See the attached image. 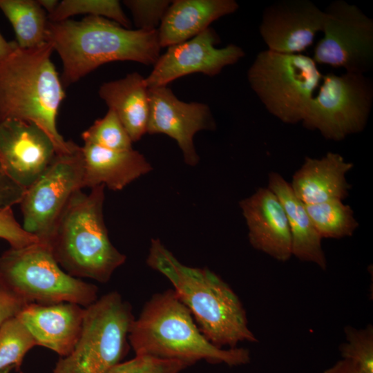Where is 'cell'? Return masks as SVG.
Masks as SVG:
<instances>
[{"mask_svg":"<svg viewBox=\"0 0 373 373\" xmlns=\"http://www.w3.org/2000/svg\"><path fill=\"white\" fill-rule=\"evenodd\" d=\"M0 283L28 304L73 303L87 307L98 298V288L66 272L48 245L37 242L12 248L0 256Z\"/></svg>","mask_w":373,"mask_h":373,"instance_id":"6","label":"cell"},{"mask_svg":"<svg viewBox=\"0 0 373 373\" xmlns=\"http://www.w3.org/2000/svg\"><path fill=\"white\" fill-rule=\"evenodd\" d=\"M239 8L234 0H175L171 2L157 31L160 48L187 41L219 18Z\"/></svg>","mask_w":373,"mask_h":373,"instance_id":"20","label":"cell"},{"mask_svg":"<svg viewBox=\"0 0 373 373\" xmlns=\"http://www.w3.org/2000/svg\"><path fill=\"white\" fill-rule=\"evenodd\" d=\"M171 1L125 0L124 4L131 11L137 29L157 30Z\"/></svg>","mask_w":373,"mask_h":373,"instance_id":"30","label":"cell"},{"mask_svg":"<svg viewBox=\"0 0 373 373\" xmlns=\"http://www.w3.org/2000/svg\"><path fill=\"white\" fill-rule=\"evenodd\" d=\"M46 41L61 59V82L66 86L111 61H131L153 66L161 48L157 30H131L96 16L80 21H48Z\"/></svg>","mask_w":373,"mask_h":373,"instance_id":"2","label":"cell"},{"mask_svg":"<svg viewBox=\"0 0 373 373\" xmlns=\"http://www.w3.org/2000/svg\"><path fill=\"white\" fill-rule=\"evenodd\" d=\"M16 41H7L0 33V64L17 48Z\"/></svg>","mask_w":373,"mask_h":373,"instance_id":"35","label":"cell"},{"mask_svg":"<svg viewBox=\"0 0 373 373\" xmlns=\"http://www.w3.org/2000/svg\"><path fill=\"white\" fill-rule=\"evenodd\" d=\"M323 74L312 57L265 50L247 71L249 84L268 112L285 124L302 122Z\"/></svg>","mask_w":373,"mask_h":373,"instance_id":"7","label":"cell"},{"mask_svg":"<svg viewBox=\"0 0 373 373\" xmlns=\"http://www.w3.org/2000/svg\"><path fill=\"white\" fill-rule=\"evenodd\" d=\"M24 189L6 174L0 163V210L19 204Z\"/></svg>","mask_w":373,"mask_h":373,"instance_id":"33","label":"cell"},{"mask_svg":"<svg viewBox=\"0 0 373 373\" xmlns=\"http://www.w3.org/2000/svg\"><path fill=\"white\" fill-rule=\"evenodd\" d=\"M83 188L104 185L120 191L153 168L144 156L134 150L118 151L84 142Z\"/></svg>","mask_w":373,"mask_h":373,"instance_id":"18","label":"cell"},{"mask_svg":"<svg viewBox=\"0 0 373 373\" xmlns=\"http://www.w3.org/2000/svg\"><path fill=\"white\" fill-rule=\"evenodd\" d=\"M84 142L92 143L113 150L132 149L133 142L116 113L108 109L102 118L82 134Z\"/></svg>","mask_w":373,"mask_h":373,"instance_id":"27","label":"cell"},{"mask_svg":"<svg viewBox=\"0 0 373 373\" xmlns=\"http://www.w3.org/2000/svg\"><path fill=\"white\" fill-rule=\"evenodd\" d=\"M191 365L184 361L135 356L131 360L119 363L108 373H180Z\"/></svg>","mask_w":373,"mask_h":373,"instance_id":"29","label":"cell"},{"mask_svg":"<svg viewBox=\"0 0 373 373\" xmlns=\"http://www.w3.org/2000/svg\"><path fill=\"white\" fill-rule=\"evenodd\" d=\"M322 373H366L354 362L341 358Z\"/></svg>","mask_w":373,"mask_h":373,"instance_id":"34","label":"cell"},{"mask_svg":"<svg viewBox=\"0 0 373 373\" xmlns=\"http://www.w3.org/2000/svg\"><path fill=\"white\" fill-rule=\"evenodd\" d=\"M99 95L116 113L133 142L147 133L149 100L145 77L132 73L105 82L99 89Z\"/></svg>","mask_w":373,"mask_h":373,"instance_id":"21","label":"cell"},{"mask_svg":"<svg viewBox=\"0 0 373 373\" xmlns=\"http://www.w3.org/2000/svg\"><path fill=\"white\" fill-rule=\"evenodd\" d=\"M324 17L309 0H281L265 8L259 32L267 50L302 54L322 32Z\"/></svg>","mask_w":373,"mask_h":373,"instance_id":"15","label":"cell"},{"mask_svg":"<svg viewBox=\"0 0 373 373\" xmlns=\"http://www.w3.org/2000/svg\"><path fill=\"white\" fill-rule=\"evenodd\" d=\"M149 134H165L178 143L184 162L195 166L199 156L193 144L196 133L213 131L216 122L210 108L204 103L180 100L167 86L149 88Z\"/></svg>","mask_w":373,"mask_h":373,"instance_id":"14","label":"cell"},{"mask_svg":"<svg viewBox=\"0 0 373 373\" xmlns=\"http://www.w3.org/2000/svg\"><path fill=\"white\" fill-rule=\"evenodd\" d=\"M46 41L31 48L19 46L0 64V122L16 119L32 122L52 140L57 154L70 153L78 145L59 134L56 119L65 97Z\"/></svg>","mask_w":373,"mask_h":373,"instance_id":"4","label":"cell"},{"mask_svg":"<svg viewBox=\"0 0 373 373\" xmlns=\"http://www.w3.org/2000/svg\"><path fill=\"white\" fill-rule=\"evenodd\" d=\"M306 211L321 238L351 236L358 227L352 208L341 200L305 205Z\"/></svg>","mask_w":373,"mask_h":373,"instance_id":"24","label":"cell"},{"mask_svg":"<svg viewBox=\"0 0 373 373\" xmlns=\"http://www.w3.org/2000/svg\"><path fill=\"white\" fill-rule=\"evenodd\" d=\"M10 370H11V368H8V369L3 370L0 373H8Z\"/></svg>","mask_w":373,"mask_h":373,"instance_id":"37","label":"cell"},{"mask_svg":"<svg viewBox=\"0 0 373 373\" xmlns=\"http://www.w3.org/2000/svg\"><path fill=\"white\" fill-rule=\"evenodd\" d=\"M219 41L218 35L209 27L187 41L169 46L145 77L148 88L167 86L173 81L192 73L216 76L224 67L237 63L245 56L242 48L233 44L216 48Z\"/></svg>","mask_w":373,"mask_h":373,"instance_id":"12","label":"cell"},{"mask_svg":"<svg viewBox=\"0 0 373 373\" xmlns=\"http://www.w3.org/2000/svg\"><path fill=\"white\" fill-rule=\"evenodd\" d=\"M146 264L171 282L202 334L215 346L234 348L240 342L258 341L248 327L239 298L214 272L182 264L155 238L151 240Z\"/></svg>","mask_w":373,"mask_h":373,"instance_id":"1","label":"cell"},{"mask_svg":"<svg viewBox=\"0 0 373 373\" xmlns=\"http://www.w3.org/2000/svg\"><path fill=\"white\" fill-rule=\"evenodd\" d=\"M86 307L63 302L28 304L17 316L36 345L50 349L61 357L70 353L80 336Z\"/></svg>","mask_w":373,"mask_h":373,"instance_id":"17","label":"cell"},{"mask_svg":"<svg viewBox=\"0 0 373 373\" xmlns=\"http://www.w3.org/2000/svg\"><path fill=\"white\" fill-rule=\"evenodd\" d=\"M28 303L6 286L0 283V328L17 317Z\"/></svg>","mask_w":373,"mask_h":373,"instance_id":"32","label":"cell"},{"mask_svg":"<svg viewBox=\"0 0 373 373\" xmlns=\"http://www.w3.org/2000/svg\"><path fill=\"white\" fill-rule=\"evenodd\" d=\"M82 14L104 17L126 28L131 27L129 19L117 0H63L48 17L50 21L59 22Z\"/></svg>","mask_w":373,"mask_h":373,"instance_id":"25","label":"cell"},{"mask_svg":"<svg viewBox=\"0 0 373 373\" xmlns=\"http://www.w3.org/2000/svg\"><path fill=\"white\" fill-rule=\"evenodd\" d=\"M37 1L44 10H47L48 15L54 12L59 4L57 0H37Z\"/></svg>","mask_w":373,"mask_h":373,"instance_id":"36","label":"cell"},{"mask_svg":"<svg viewBox=\"0 0 373 373\" xmlns=\"http://www.w3.org/2000/svg\"><path fill=\"white\" fill-rule=\"evenodd\" d=\"M57 154L52 140L35 124L16 119L0 122L1 165L24 190L46 171Z\"/></svg>","mask_w":373,"mask_h":373,"instance_id":"13","label":"cell"},{"mask_svg":"<svg viewBox=\"0 0 373 373\" xmlns=\"http://www.w3.org/2000/svg\"><path fill=\"white\" fill-rule=\"evenodd\" d=\"M251 246L274 259L287 261L292 256L291 237L284 208L276 194L258 189L240 202Z\"/></svg>","mask_w":373,"mask_h":373,"instance_id":"16","label":"cell"},{"mask_svg":"<svg viewBox=\"0 0 373 373\" xmlns=\"http://www.w3.org/2000/svg\"><path fill=\"white\" fill-rule=\"evenodd\" d=\"M323 37L314 48L318 64L363 74L373 65V21L359 8L343 0L324 10Z\"/></svg>","mask_w":373,"mask_h":373,"instance_id":"11","label":"cell"},{"mask_svg":"<svg viewBox=\"0 0 373 373\" xmlns=\"http://www.w3.org/2000/svg\"><path fill=\"white\" fill-rule=\"evenodd\" d=\"M344 332L346 342L339 347L342 358L354 362L366 373H373L372 325L359 329L346 326Z\"/></svg>","mask_w":373,"mask_h":373,"instance_id":"28","label":"cell"},{"mask_svg":"<svg viewBox=\"0 0 373 373\" xmlns=\"http://www.w3.org/2000/svg\"><path fill=\"white\" fill-rule=\"evenodd\" d=\"M268 188L278 198L285 211L291 237L292 255L300 260L327 268L322 238L316 230L305 204L296 196L291 185L280 174L269 175Z\"/></svg>","mask_w":373,"mask_h":373,"instance_id":"22","label":"cell"},{"mask_svg":"<svg viewBox=\"0 0 373 373\" xmlns=\"http://www.w3.org/2000/svg\"><path fill=\"white\" fill-rule=\"evenodd\" d=\"M134 317L131 305L117 291L86 307L80 336L52 373H108L126 353Z\"/></svg>","mask_w":373,"mask_h":373,"instance_id":"8","label":"cell"},{"mask_svg":"<svg viewBox=\"0 0 373 373\" xmlns=\"http://www.w3.org/2000/svg\"><path fill=\"white\" fill-rule=\"evenodd\" d=\"M83 189L81 146L59 153L46 171L24 190L20 204L23 228L48 244L54 227L71 196Z\"/></svg>","mask_w":373,"mask_h":373,"instance_id":"10","label":"cell"},{"mask_svg":"<svg viewBox=\"0 0 373 373\" xmlns=\"http://www.w3.org/2000/svg\"><path fill=\"white\" fill-rule=\"evenodd\" d=\"M0 238L9 242L12 248L24 247L39 242L18 223L12 208L0 210Z\"/></svg>","mask_w":373,"mask_h":373,"instance_id":"31","label":"cell"},{"mask_svg":"<svg viewBox=\"0 0 373 373\" xmlns=\"http://www.w3.org/2000/svg\"><path fill=\"white\" fill-rule=\"evenodd\" d=\"M128 341L135 356L184 361L204 360L229 366L248 364L247 349L219 348L200 332L191 312L173 289L154 294L133 321Z\"/></svg>","mask_w":373,"mask_h":373,"instance_id":"3","label":"cell"},{"mask_svg":"<svg viewBox=\"0 0 373 373\" xmlns=\"http://www.w3.org/2000/svg\"><path fill=\"white\" fill-rule=\"evenodd\" d=\"M0 10L12 24L19 48H35L46 42L49 20L37 1L0 0Z\"/></svg>","mask_w":373,"mask_h":373,"instance_id":"23","label":"cell"},{"mask_svg":"<svg viewBox=\"0 0 373 373\" xmlns=\"http://www.w3.org/2000/svg\"><path fill=\"white\" fill-rule=\"evenodd\" d=\"M36 345L32 336L17 317L0 328V372L19 368L28 352Z\"/></svg>","mask_w":373,"mask_h":373,"instance_id":"26","label":"cell"},{"mask_svg":"<svg viewBox=\"0 0 373 373\" xmlns=\"http://www.w3.org/2000/svg\"><path fill=\"white\" fill-rule=\"evenodd\" d=\"M104 185L77 191L57 221L48 245L59 265L75 278L108 282L126 257L111 243L106 227Z\"/></svg>","mask_w":373,"mask_h":373,"instance_id":"5","label":"cell"},{"mask_svg":"<svg viewBox=\"0 0 373 373\" xmlns=\"http://www.w3.org/2000/svg\"><path fill=\"white\" fill-rule=\"evenodd\" d=\"M353 166L337 153L328 152L321 158L306 157L290 185L305 205L343 200L348 196L350 188L345 175Z\"/></svg>","mask_w":373,"mask_h":373,"instance_id":"19","label":"cell"},{"mask_svg":"<svg viewBox=\"0 0 373 373\" xmlns=\"http://www.w3.org/2000/svg\"><path fill=\"white\" fill-rule=\"evenodd\" d=\"M373 102V84L363 74L323 75L311 99L303 126L327 140L341 141L364 130Z\"/></svg>","mask_w":373,"mask_h":373,"instance_id":"9","label":"cell"}]
</instances>
